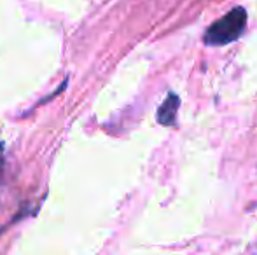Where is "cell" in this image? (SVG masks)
Masks as SVG:
<instances>
[{"label":"cell","mask_w":257,"mask_h":255,"mask_svg":"<svg viewBox=\"0 0 257 255\" xmlns=\"http://www.w3.org/2000/svg\"><path fill=\"white\" fill-rule=\"evenodd\" d=\"M247 11L243 7H234L224 14L220 20L212 23L205 32L203 42L206 46H226L234 42L245 30Z\"/></svg>","instance_id":"obj_1"},{"label":"cell","mask_w":257,"mask_h":255,"mask_svg":"<svg viewBox=\"0 0 257 255\" xmlns=\"http://www.w3.org/2000/svg\"><path fill=\"white\" fill-rule=\"evenodd\" d=\"M180 100L175 93H168L166 100L161 103V107L158 109V123L163 126H172L175 124L177 110H179Z\"/></svg>","instance_id":"obj_2"}]
</instances>
